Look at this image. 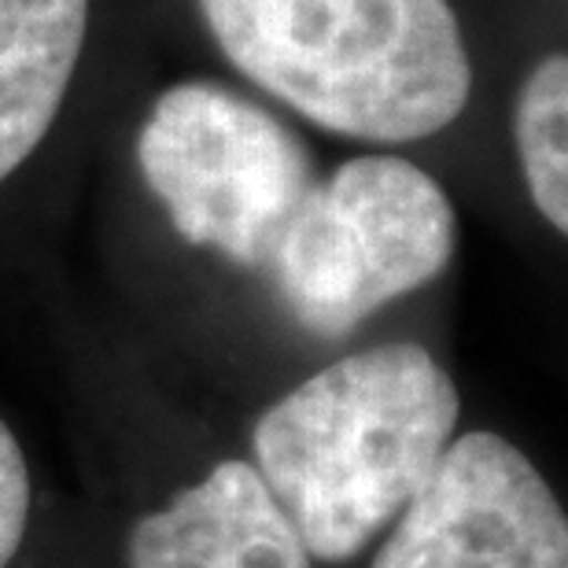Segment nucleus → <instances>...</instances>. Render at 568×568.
Segmentation results:
<instances>
[{"label":"nucleus","instance_id":"f257e3e1","mask_svg":"<svg viewBox=\"0 0 568 568\" xmlns=\"http://www.w3.org/2000/svg\"><path fill=\"white\" fill-rule=\"evenodd\" d=\"M462 417L458 384L422 344L336 358L263 410L255 473L306 554L355 561L436 469Z\"/></svg>","mask_w":568,"mask_h":568},{"label":"nucleus","instance_id":"f03ea898","mask_svg":"<svg viewBox=\"0 0 568 568\" xmlns=\"http://www.w3.org/2000/svg\"><path fill=\"white\" fill-rule=\"evenodd\" d=\"M247 82L328 133L369 144L436 138L473 97L450 0H196Z\"/></svg>","mask_w":568,"mask_h":568},{"label":"nucleus","instance_id":"7ed1b4c3","mask_svg":"<svg viewBox=\"0 0 568 568\" xmlns=\"http://www.w3.org/2000/svg\"><path fill=\"white\" fill-rule=\"evenodd\" d=\"M458 252V211L414 159L369 152L317 181L266 274L306 333L339 339L425 288Z\"/></svg>","mask_w":568,"mask_h":568},{"label":"nucleus","instance_id":"20e7f679","mask_svg":"<svg viewBox=\"0 0 568 568\" xmlns=\"http://www.w3.org/2000/svg\"><path fill=\"white\" fill-rule=\"evenodd\" d=\"M138 166L181 241L244 270L270 266L322 181L288 122L219 82H181L155 100Z\"/></svg>","mask_w":568,"mask_h":568},{"label":"nucleus","instance_id":"39448f33","mask_svg":"<svg viewBox=\"0 0 568 568\" xmlns=\"http://www.w3.org/2000/svg\"><path fill=\"white\" fill-rule=\"evenodd\" d=\"M369 568H568V517L525 450L495 432H465Z\"/></svg>","mask_w":568,"mask_h":568},{"label":"nucleus","instance_id":"423d86ee","mask_svg":"<svg viewBox=\"0 0 568 568\" xmlns=\"http://www.w3.org/2000/svg\"><path fill=\"white\" fill-rule=\"evenodd\" d=\"M126 568H314V558L255 465L225 458L138 517Z\"/></svg>","mask_w":568,"mask_h":568},{"label":"nucleus","instance_id":"0eeeda50","mask_svg":"<svg viewBox=\"0 0 568 568\" xmlns=\"http://www.w3.org/2000/svg\"><path fill=\"white\" fill-rule=\"evenodd\" d=\"M85 30L89 0H0V185L60 119Z\"/></svg>","mask_w":568,"mask_h":568},{"label":"nucleus","instance_id":"6e6552de","mask_svg":"<svg viewBox=\"0 0 568 568\" xmlns=\"http://www.w3.org/2000/svg\"><path fill=\"white\" fill-rule=\"evenodd\" d=\"M517 163L536 211L568 233V60L550 52L531 67L514 104Z\"/></svg>","mask_w":568,"mask_h":568},{"label":"nucleus","instance_id":"1a4fd4ad","mask_svg":"<svg viewBox=\"0 0 568 568\" xmlns=\"http://www.w3.org/2000/svg\"><path fill=\"white\" fill-rule=\"evenodd\" d=\"M30 525V469L16 432L0 417V568H8Z\"/></svg>","mask_w":568,"mask_h":568}]
</instances>
